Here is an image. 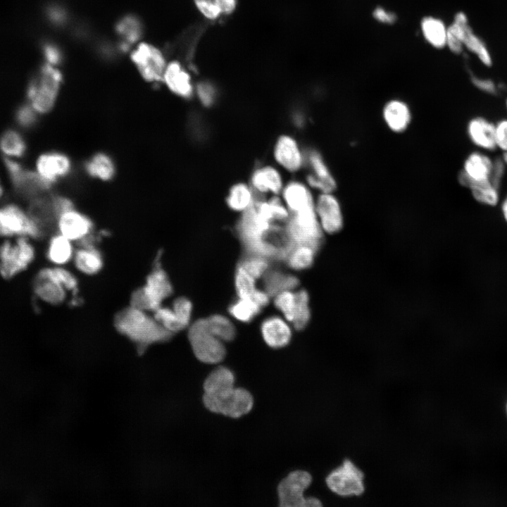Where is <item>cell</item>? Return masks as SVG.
Instances as JSON below:
<instances>
[{"instance_id": "cell-1", "label": "cell", "mask_w": 507, "mask_h": 507, "mask_svg": "<svg viewBox=\"0 0 507 507\" xmlns=\"http://www.w3.org/2000/svg\"><path fill=\"white\" fill-rule=\"evenodd\" d=\"M113 325L120 334L136 345L139 353L152 344L169 341L175 334L146 311L130 306L117 313Z\"/></svg>"}, {"instance_id": "cell-2", "label": "cell", "mask_w": 507, "mask_h": 507, "mask_svg": "<svg viewBox=\"0 0 507 507\" xmlns=\"http://www.w3.org/2000/svg\"><path fill=\"white\" fill-rule=\"evenodd\" d=\"M63 81L59 68L45 63L30 84L27 97L37 113H46L54 107Z\"/></svg>"}, {"instance_id": "cell-3", "label": "cell", "mask_w": 507, "mask_h": 507, "mask_svg": "<svg viewBox=\"0 0 507 507\" xmlns=\"http://www.w3.org/2000/svg\"><path fill=\"white\" fill-rule=\"evenodd\" d=\"M128 56L144 80L153 84L162 82L163 72L169 60L161 47L142 40L132 47Z\"/></svg>"}, {"instance_id": "cell-4", "label": "cell", "mask_w": 507, "mask_h": 507, "mask_svg": "<svg viewBox=\"0 0 507 507\" xmlns=\"http://www.w3.org/2000/svg\"><path fill=\"white\" fill-rule=\"evenodd\" d=\"M203 402L211 412L237 418L249 413L254 399L246 389L232 387L213 394L204 393Z\"/></svg>"}, {"instance_id": "cell-5", "label": "cell", "mask_w": 507, "mask_h": 507, "mask_svg": "<svg viewBox=\"0 0 507 507\" xmlns=\"http://www.w3.org/2000/svg\"><path fill=\"white\" fill-rule=\"evenodd\" d=\"M322 230L313 206L293 213L287 221L285 234L292 246L308 245L317 251L322 242Z\"/></svg>"}, {"instance_id": "cell-6", "label": "cell", "mask_w": 507, "mask_h": 507, "mask_svg": "<svg viewBox=\"0 0 507 507\" xmlns=\"http://www.w3.org/2000/svg\"><path fill=\"white\" fill-rule=\"evenodd\" d=\"M188 339L196 358L208 364H215L225 356V347L220 339L211 332L206 318L196 320L189 327Z\"/></svg>"}, {"instance_id": "cell-7", "label": "cell", "mask_w": 507, "mask_h": 507, "mask_svg": "<svg viewBox=\"0 0 507 507\" xmlns=\"http://www.w3.org/2000/svg\"><path fill=\"white\" fill-rule=\"evenodd\" d=\"M35 249L28 237H18L15 242L0 245V275L11 279L26 270L35 258Z\"/></svg>"}, {"instance_id": "cell-8", "label": "cell", "mask_w": 507, "mask_h": 507, "mask_svg": "<svg viewBox=\"0 0 507 507\" xmlns=\"http://www.w3.org/2000/svg\"><path fill=\"white\" fill-rule=\"evenodd\" d=\"M312 477L304 470H295L284 477L277 487L279 505L281 507H318L320 500L305 497L303 493L311 485Z\"/></svg>"}, {"instance_id": "cell-9", "label": "cell", "mask_w": 507, "mask_h": 507, "mask_svg": "<svg viewBox=\"0 0 507 507\" xmlns=\"http://www.w3.org/2000/svg\"><path fill=\"white\" fill-rule=\"evenodd\" d=\"M365 477L361 469L352 461L344 460L326 477L327 487L342 497L361 495L365 491Z\"/></svg>"}, {"instance_id": "cell-10", "label": "cell", "mask_w": 507, "mask_h": 507, "mask_svg": "<svg viewBox=\"0 0 507 507\" xmlns=\"http://www.w3.org/2000/svg\"><path fill=\"white\" fill-rule=\"evenodd\" d=\"M42 228L33 216L16 205L0 208V236L37 238L41 237Z\"/></svg>"}, {"instance_id": "cell-11", "label": "cell", "mask_w": 507, "mask_h": 507, "mask_svg": "<svg viewBox=\"0 0 507 507\" xmlns=\"http://www.w3.org/2000/svg\"><path fill=\"white\" fill-rule=\"evenodd\" d=\"M494 157L490 153L475 149L468 154L458 180L465 187L469 182H484L490 180Z\"/></svg>"}, {"instance_id": "cell-12", "label": "cell", "mask_w": 507, "mask_h": 507, "mask_svg": "<svg viewBox=\"0 0 507 507\" xmlns=\"http://www.w3.org/2000/svg\"><path fill=\"white\" fill-rule=\"evenodd\" d=\"M6 170L16 190L23 195L35 196L48 191L51 185L46 182L37 172L29 170L14 160H5Z\"/></svg>"}, {"instance_id": "cell-13", "label": "cell", "mask_w": 507, "mask_h": 507, "mask_svg": "<svg viewBox=\"0 0 507 507\" xmlns=\"http://www.w3.org/2000/svg\"><path fill=\"white\" fill-rule=\"evenodd\" d=\"M113 32L120 54L128 55L132 47L143 40L144 25L140 17L134 13H127L116 20Z\"/></svg>"}, {"instance_id": "cell-14", "label": "cell", "mask_w": 507, "mask_h": 507, "mask_svg": "<svg viewBox=\"0 0 507 507\" xmlns=\"http://www.w3.org/2000/svg\"><path fill=\"white\" fill-rule=\"evenodd\" d=\"M161 83L172 93L184 99L190 98L194 91L190 73L177 59L168 61Z\"/></svg>"}, {"instance_id": "cell-15", "label": "cell", "mask_w": 507, "mask_h": 507, "mask_svg": "<svg viewBox=\"0 0 507 507\" xmlns=\"http://www.w3.org/2000/svg\"><path fill=\"white\" fill-rule=\"evenodd\" d=\"M466 134L475 149L488 153L496 151L495 122L483 115L471 118L466 125Z\"/></svg>"}, {"instance_id": "cell-16", "label": "cell", "mask_w": 507, "mask_h": 507, "mask_svg": "<svg viewBox=\"0 0 507 507\" xmlns=\"http://www.w3.org/2000/svg\"><path fill=\"white\" fill-rule=\"evenodd\" d=\"M315 206L317 217L323 230L333 234L343 226V216L340 204L332 192H322Z\"/></svg>"}, {"instance_id": "cell-17", "label": "cell", "mask_w": 507, "mask_h": 507, "mask_svg": "<svg viewBox=\"0 0 507 507\" xmlns=\"http://www.w3.org/2000/svg\"><path fill=\"white\" fill-rule=\"evenodd\" d=\"M71 169L72 163L70 158L59 152L43 154L39 156L36 162V172L50 185L68 175Z\"/></svg>"}, {"instance_id": "cell-18", "label": "cell", "mask_w": 507, "mask_h": 507, "mask_svg": "<svg viewBox=\"0 0 507 507\" xmlns=\"http://www.w3.org/2000/svg\"><path fill=\"white\" fill-rule=\"evenodd\" d=\"M59 233L70 241H80L90 234L92 223L85 215L73 208L61 213L56 221Z\"/></svg>"}, {"instance_id": "cell-19", "label": "cell", "mask_w": 507, "mask_h": 507, "mask_svg": "<svg viewBox=\"0 0 507 507\" xmlns=\"http://www.w3.org/2000/svg\"><path fill=\"white\" fill-rule=\"evenodd\" d=\"M142 289L153 311L159 308L162 301L173 293L169 277L159 265L147 276L146 284Z\"/></svg>"}, {"instance_id": "cell-20", "label": "cell", "mask_w": 507, "mask_h": 507, "mask_svg": "<svg viewBox=\"0 0 507 507\" xmlns=\"http://www.w3.org/2000/svg\"><path fill=\"white\" fill-rule=\"evenodd\" d=\"M261 331L265 342L273 349L285 346L292 338L289 326L278 316H271L264 320Z\"/></svg>"}, {"instance_id": "cell-21", "label": "cell", "mask_w": 507, "mask_h": 507, "mask_svg": "<svg viewBox=\"0 0 507 507\" xmlns=\"http://www.w3.org/2000/svg\"><path fill=\"white\" fill-rule=\"evenodd\" d=\"M274 156L279 164L292 172L298 170L303 163V157L296 141L287 135L281 136L277 141Z\"/></svg>"}, {"instance_id": "cell-22", "label": "cell", "mask_w": 507, "mask_h": 507, "mask_svg": "<svg viewBox=\"0 0 507 507\" xmlns=\"http://www.w3.org/2000/svg\"><path fill=\"white\" fill-rule=\"evenodd\" d=\"M308 161L313 170V175L307 176L308 184L321 192H332L336 188V182L320 154L311 151L308 155Z\"/></svg>"}, {"instance_id": "cell-23", "label": "cell", "mask_w": 507, "mask_h": 507, "mask_svg": "<svg viewBox=\"0 0 507 507\" xmlns=\"http://www.w3.org/2000/svg\"><path fill=\"white\" fill-rule=\"evenodd\" d=\"M383 118L390 130L396 132L405 130L411 119L407 104L400 100L387 102L383 108Z\"/></svg>"}, {"instance_id": "cell-24", "label": "cell", "mask_w": 507, "mask_h": 507, "mask_svg": "<svg viewBox=\"0 0 507 507\" xmlns=\"http://www.w3.org/2000/svg\"><path fill=\"white\" fill-rule=\"evenodd\" d=\"M283 198L293 213L315 206L309 189L302 183L291 182L283 189Z\"/></svg>"}, {"instance_id": "cell-25", "label": "cell", "mask_w": 507, "mask_h": 507, "mask_svg": "<svg viewBox=\"0 0 507 507\" xmlns=\"http://www.w3.org/2000/svg\"><path fill=\"white\" fill-rule=\"evenodd\" d=\"M193 3L200 14L211 21L231 15L237 6V0H193Z\"/></svg>"}, {"instance_id": "cell-26", "label": "cell", "mask_w": 507, "mask_h": 507, "mask_svg": "<svg viewBox=\"0 0 507 507\" xmlns=\"http://www.w3.org/2000/svg\"><path fill=\"white\" fill-rule=\"evenodd\" d=\"M447 27L441 19L432 16L423 18L420 23L425 39L436 49L446 46Z\"/></svg>"}, {"instance_id": "cell-27", "label": "cell", "mask_w": 507, "mask_h": 507, "mask_svg": "<svg viewBox=\"0 0 507 507\" xmlns=\"http://www.w3.org/2000/svg\"><path fill=\"white\" fill-rule=\"evenodd\" d=\"M251 183L260 192H271L278 194L282 188L281 175L272 166H265L256 170L252 175Z\"/></svg>"}, {"instance_id": "cell-28", "label": "cell", "mask_w": 507, "mask_h": 507, "mask_svg": "<svg viewBox=\"0 0 507 507\" xmlns=\"http://www.w3.org/2000/svg\"><path fill=\"white\" fill-rule=\"evenodd\" d=\"M465 187L470 190L475 201L485 206H498L502 197L501 188L490 180L484 182H469Z\"/></svg>"}, {"instance_id": "cell-29", "label": "cell", "mask_w": 507, "mask_h": 507, "mask_svg": "<svg viewBox=\"0 0 507 507\" xmlns=\"http://www.w3.org/2000/svg\"><path fill=\"white\" fill-rule=\"evenodd\" d=\"M84 170L90 177L99 180H111L115 173L113 159L106 154L97 153L84 163Z\"/></svg>"}, {"instance_id": "cell-30", "label": "cell", "mask_w": 507, "mask_h": 507, "mask_svg": "<svg viewBox=\"0 0 507 507\" xmlns=\"http://www.w3.org/2000/svg\"><path fill=\"white\" fill-rule=\"evenodd\" d=\"M461 40L463 48L475 55L484 65H492V58L488 47L484 42L473 32L468 23H465L463 27Z\"/></svg>"}, {"instance_id": "cell-31", "label": "cell", "mask_w": 507, "mask_h": 507, "mask_svg": "<svg viewBox=\"0 0 507 507\" xmlns=\"http://www.w3.org/2000/svg\"><path fill=\"white\" fill-rule=\"evenodd\" d=\"M34 292L41 300L50 304H59L65 298V289L60 284L38 275L34 282Z\"/></svg>"}, {"instance_id": "cell-32", "label": "cell", "mask_w": 507, "mask_h": 507, "mask_svg": "<svg viewBox=\"0 0 507 507\" xmlns=\"http://www.w3.org/2000/svg\"><path fill=\"white\" fill-rule=\"evenodd\" d=\"M76 268L87 275H94L101 270L103 260L100 252L94 246H82L74 256Z\"/></svg>"}, {"instance_id": "cell-33", "label": "cell", "mask_w": 507, "mask_h": 507, "mask_svg": "<svg viewBox=\"0 0 507 507\" xmlns=\"http://www.w3.org/2000/svg\"><path fill=\"white\" fill-rule=\"evenodd\" d=\"M263 276L265 291L270 296H275L284 291L292 290L299 284L297 277L277 270L266 271Z\"/></svg>"}, {"instance_id": "cell-34", "label": "cell", "mask_w": 507, "mask_h": 507, "mask_svg": "<svg viewBox=\"0 0 507 507\" xmlns=\"http://www.w3.org/2000/svg\"><path fill=\"white\" fill-rule=\"evenodd\" d=\"M234 375L228 368L220 366L213 370L204 382V393L213 394L234 387Z\"/></svg>"}, {"instance_id": "cell-35", "label": "cell", "mask_w": 507, "mask_h": 507, "mask_svg": "<svg viewBox=\"0 0 507 507\" xmlns=\"http://www.w3.org/2000/svg\"><path fill=\"white\" fill-rule=\"evenodd\" d=\"M73 253L71 241L61 234L59 233L51 239L47 257L51 263L59 265L65 264L70 260Z\"/></svg>"}, {"instance_id": "cell-36", "label": "cell", "mask_w": 507, "mask_h": 507, "mask_svg": "<svg viewBox=\"0 0 507 507\" xmlns=\"http://www.w3.org/2000/svg\"><path fill=\"white\" fill-rule=\"evenodd\" d=\"M315 251V249L308 245H294L286 256L285 260L292 269L297 270L306 269L313 264Z\"/></svg>"}, {"instance_id": "cell-37", "label": "cell", "mask_w": 507, "mask_h": 507, "mask_svg": "<svg viewBox=\"0 0 507 507\" xmlns=\"http://www.w3.org/2000/svg\"><path fill=\"white\" fill-rule=\"evenodd\" d=\"M0 149L8 158L21 157L25 152L26 144L19 132L10 130L1 137Z\"/></svg>"}, {"instance_id": "cell-38", "label": "cell", "mask_w": 507, "mask_h": 507, "mask_svg": "<svg viewBox=\"0 0 507 507\" xmlns=\"http://www.w3.org/2000/svg\"><path fill=\"white\" fill-rule=\"evenodd\" d=\"M206 320L211 332L221 341L230 342L234 338L235 327L227 318L222 315H213Z\"/></svg>"}, {"instance_id": "cell-39", "label": "cell", "mask_w": 507, "mask_h": 507, "mask_svg": "<svg viewBox=\"0 0 507 507\" xmlns=\"http://www.w3.org/2000/svg\"><path fill=\"white\" fill-rule=\"evenodd\" d=\"M252 192L249 187L243 183L234 185L227 198V205L230 208L237 211H245L254 201Z\"/></svg>"}, {"instance_id": "cell-40", "label": "cell", "mask_w": 507, "mask_h": 507, "mask_svg": "<svg viewBox=\"0 0 507 507\" xmlns=\"http://www.w3.org/2000/svg\"><path fill=\"white\" fill-rule=\"evenodd\" d=\"M261 307L251 299L239 298L229 308L232 317L242 322H249L261 311Z\"/></svg>"}, {"instance_id": "cell-41", "label": "cell", "mask_w": 507, "mask_h": 507, "mask_svg": "<svg viewBox=\"0 0 507 507\" xmlns=\"http://www.w3.org/2000/svg\"><path fill=\"white\" fill-rule=\"evenodd\" d=\"M296 303L292 324L297 330L303 329L310 320L309 297L306 290L301 289L295 293Z\"/></svg>"}, {"instance_id": "cell-42", "label": "cell", "mask_w": 507, "mask_h": 507, "mask_svg": "<svg viewBox=\"0 0 507 507\" xmlns=\"http://www.w3.org/2000/svg\"><path fill=\"white\" fill-rule=\"evenodd\" d=\"M37 275L56 282L65 289L75 291L77 287V280L75 277L70 272L61 267L42 269Z\"/></svg>"}, {"instance_id": "cell-43", "label": "cell", "mask_w": 507, "mask_h": 507, "mask_svg": "<svg viewBox=\"0 0 507 507\" xmlns=\"http://www.w3.org/2000/svg\"><path fill=\"white\" fill-rule=\"evenodd\" d=\"M255 280V278L249 275L242 266L238 265L234 282L239 298L251 299L257 289Z\"/></svg>"}, {"instance_id": "cell-44", "label": "cell", "mask_w": 507, "mask_h": 507, "mask_svg": "<svg viewBox=\"0 0 507 507\" xmlns=\"http://www.w3.org/2000/svg\"><path fill=\"white\" fill-rule=\"evenodd\" d=\"M296 303V294L292 290L282 292L275 296L274 304L284 315L285 319L292 322Z\"/></svg>"}, {"instance_id": "cell-45", "label": "cell", "mask_w": 507, "mask_h": 507, "mask_svg": "<svg viewBox=\"0 0 507 507\" xmlns=\"http://www.w3.org/2000/svg\"><path fill=\"white\" fill-rule=\"evenodd\" d=\"M239 265L255 279L263 276L268 268V259L257 255L247 256Z\"/></svg>"}, {"instance_id": "cell-46", "label": "cell", "mask_w": 507, "mask_h": 507, "mask_svg": "<svg viewBox=\"0 0 507 507\" xmlns=\"http://www.w3.org/2000/svg\"><path fill=\"white\" fill-rule=\"evenodd\" d=\"M154 312L155 319L168 330L175 334L184 329L172 308L161 306Z\"/></svg>"}, {"instance_id": "cell-47", "label": "cell", "mask_w": 507, "mask_h": 507, "mask_svg": "<svg viewBox=\"0 0 507 507\" xmlns=\"http://www.w3.org/2000/svg\"><path fill=\"white\" fill-rule=\"evenodd\" d=\"M172 309L183 327H187L192 316V302L185 297H179L174 301Z\"/></svg>"}, {"instance_id": "cell-48", "label": "cell", "mask_w": 507, "mask_h": 507, "mask_svg": "<svg viewBox=\"0 0 507 507\" xmlns=\"http://www.w3.org/2000/svg\"><path fill=\"white\" fill-rule=\"evenodd\" d=\"M48 16L50 22L58 27H65L70 22V12L61 4L51 5L48 10Z\"/></svg>"}, {"instance_id": "cell-49", "label": "cell", "mask_w": 507, "mask_h": 507, "mask_svg": "<svg viewBox=\"0 0 507 507\" xmlns=\"http://www.w3.org/2000/svg\"><path fill=\"white\" fill-rule=\"evenodd\" d=\"M495 143L496 151L507 152V116L495 122Z\"/></svg>"}, {"instance_id": "cell-50", "label": "cell", "mask_w": 507, "mask_h": 507, "mask_svg": "<svg viewBox=\"0 0 507 507\" xmlns=\"http://www.w3.org/2000/svg\"><path fill=\"white\" fill-rule=\"evenodd\" d=\"M507 175V165L501 156L494 157L490 181L499 187H501Z\"/></svg>"}, {"instance_id": "cell-51", "label": "cell", "mask_w": 507, "mask_h": 507, "mask_svg": "<svg viewBox=\"0 0 507 507\" xmlns=\"http://www.w3.org/2000/svg\"><path fill=\"white\" fill-rule=\"evenodd\" d=\"M44 55L46 64L58 67L64 58L62 49L54 43H47L44 47Z\"/></svg>"}, {"instance_id": "cell-52", "label": "cell", "mask_w": 507, "mask_h": 507, "mask_svg": "<svg viewBox=\"0 0 507 507\" xmlns=\"http://www.w3.org/2000/svg\"><path fill=\"white\" fill-rule=\"evenodd\" d=\"M196 91L199 100L204 106H208L213 103L215 89L211 83L208 81L199 82L196 86Z\"/></svg>"}, {"instance_id": "cell-53", "label": "cell", "mask_w": 507, "mask_h": 507, "mask_svg": "<svg viewBox=\"0 0 507 507\" xmlns=\"http://www.w3.org/2000/svg\"><path fill=\"white\" fill-rule=\"evenodd\" d=\"M37 113L30 104L23 105L17 111V122L24 127H30L35 124L37 120Z\"/></svg>"}, {"instance_id": "cell-54", "label": "cell", "mask_w": 507, "mask_h": 507, "mask_svg": "<svg viewBox=\"0 0 507 507\" xmlns=\"http://www.w3.org/2000/svg\"><path fill=\"white\" fill-rule=\"evenodd\" d=\"M96 51L98 55L105 61H113L121 56L115 42L107 40L99 42L96 46Z\"/></svg>"}, {"instance_id": "cell-55", "label": "cell", "mask_w": 507, "mask_h": 507, "mask_svg": "<svg viewBox=\"0 0 507 507\" xmlns=\"http://www.w3.org/2000/svg\"><path fill=\"white\" fill-rule=\"evenodd\" d=\"M470 79L472 84L485 94L496 95L500 89L496 82L490 78L472 75Z\"/></svg>"}, {"instance_id": "cell-56", "label": "cell", "mask_w": 507, "mask_h": 507, "mask_svg": "<svg viewBox=\"0 0 507 507\" xmlns=\"http://www.w3.org/2000/svg\"><path fill=\"white\" fill-rule=\"evenodd\" d=\"M373 16L378 23L386 25H392L397 20V16L394 12L381 6H377L373 10Z\"/></svg>"}, {"instance_id": "cell-57", "label": "cell", "mask_w": 507, "mask_h": 507, "mask_svg": "<svg viewBox=\"0 0 507 507\" xmlns=\"http://www.w3.org/2000/svg\"><path fill=\"white\" fill-rule=\"evenodd\" d=\"M251 299L262 308L268 303L270 296L265 290L256 289Z\"/></svg>"}, {"instance_id": "cell-58", "label": "cell", "mask_w": 507, "mask_h": 507, "mask_svg": "<svg viewBox=\"0 0 507 507\" xmlns=\"http://www.w3.org/2000/svg\"><path fill=\"white\" fill-rule=\"evenodd\" d=\"M499 206L501 216L507 224V192L502 196Z\"/></svg>"}, {"instance_id": "cell-59", "label": "cell", "mask_w": 507, "mask_h": 507, "mask_svg": "<svg viewBox=\"0 0 507 507\" xmlns=\"http://www.w3.org/2000/svg\"><path fill=\"white\" fill-rule=\"evenodd\" d=\"M501 156L505 162L506 165H507V152L501 154Z\"/></svg>"}, {"instance_id": "cell-60", "label": "cell", "mask_w": 507, "mask_h": 507, "mask_svg": "<svg viewBox=\"0 0 507 507\" xmlns=\"http://www.w3.org/2000/svg\"><path fill=\"white\" fill-rule=\"evenodd\" d=\"M504 108H505L506 115H507V98L506 99L505 102H504Z\"/></svg>"}, {"instance_id": "cell-61", "label": "cell", "mask_w": 507, "mask_h": 507, "mask_svg": "<svg viewBox=\"0 0 507 507\" xmlns=\"http://www.w3.org/2000/svg\"><path fill=\"white\" fill-rule=\"evenodd\" d=\"M2 194H3V188H2V186H1V183H0V198H1V196H2Z\"/></svg>"}]
</instances>
